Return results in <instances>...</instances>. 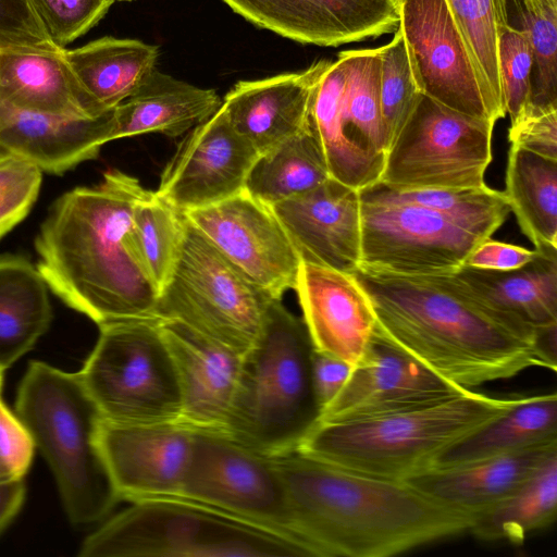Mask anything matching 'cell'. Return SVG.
<instances>
[{
  "label": "cell",
  "mask_w": 557,
  "mask_h": 557,
  "mask_svg": "<svg viewBox=\"0 0 557 557\" xmlns=\"http://www.w3.org/2000/svg\"><path fill=\"white\" fill-rule=\"evenodd\" d=\"M258 157L221 106L181 140L156 191L182 213L215 205L245 189Z\"/></svg>",
  "instance_id": "obj_15"
},
{
  "label": "cell",
  "mask_w": 557,
  "mask_h": 557,
  "mask_svg": "<svg viewBox=\"0 0 557 557\" xmlns=\"http://www.w3.org/2000/svg\"><path fill=\"white\" fill-rule=\"evenodd\" d=\"M497 57L505 110L511 121L531 102L533 54L525 33L510 24L503 26Z\"/></svg>",
  "instance_id": "obj_40"
},
{
  "label": "cell",
  "mask_w": 557,
  "mask_h": 557,
  "mask_svg": "<svg viewBox=\"0 0 557 557\" xmlns=\"http://www.w3.org/2000/svg\"><path fill=\"white\" fill-rule=\"evenodd\" d=\"M3 370L0 369V396H1V388H2V382H3Z\"/></svg>",
  "instance_id": "obj_50"
},
{
  "label": "cell",
  "mask_w": 557,
  "mask_h": 557,
  "mask_svg": "<svg viewBox=\"0 0 557 557\" xmlns=\"http://www.w3.org/2000/svg\"><path fill=\"white\" fill-rule=\"evenodd\" d=\"M185 216L157 191L146 190L132 212V239L137 259L160 294L174 269Z\"/></svg>",
  "instance_id": "obj_36"
},
{
  "label": "cell",
  "mask_w": 557,
  "mask_h": 557,
  "mask_svg": "<svg viewBox=\"0 0 557 557\" xmlns=\"http://www.w3.org/2000/svg\"><path fill=\"white\" fill-rule=\"evenodd\" d=\"M159 325L176 371L181 423L222 432L234 397L243 355L175 320Z\"/></svg>",
  "instance_id": "obj_20"
},
{
  "label": "cell",
  "mask_w": 557,
  "mask_h": 557,
  "mask_svg": "<svg viewBox=\"0 0 557 557\" xmlns=\"http://www.w3.org/2000/svg\"><path fill=\"white\" fill-rule=\"evenodd\" d=\"M193 433L181 422L125 424L101 418L97 442L120 500L177 495Z\"/></svg>",
  "instance_id": "obj_16"
},
{
  "label": "cell",
  "mask_w": 557,
  "mask_h": 557,
  "mask_svg": "<svg viewBox=\"0 0 557 557\" xmlns=\"http://www.w3.org/2000/svg\"><path fill=\"white\" fill-rule=\"evenodd\" d=\"M295 531L311 557H388L469 531L474 513L407 481L335 466L299 451L272 457Z\"/></svg>",
  "instance_id": "obj_2"
},
{
  "label": "cell",
  "mask_w": 557,
  "mask_h": 557,
  "mask_svg": "<svg viewBox=\"0 0 557 557\" xmlns=\"http://www.w3.org/2000/svg\"><path fill=\"white\" fill-rule=\"evenodd\" d=\"M503 194L535 249L557 248V160L510 145Z\"/></svg>",
  "instance_id": "obj_32"
},
{
  "label": "cell",
  "mask_w": 557,
  "mask_h": 557,
  "mask_svg": "<svg viewBox=\"0 0 557 557\" xmlns=\"http://www.w3.org/2000/svg\"><path fill=\"white\" fill-rule=\"evenodd\" d=\"M24 479L0 482V532L17 515L25 500Z\"/></svg>",
  "instance_id": "obj_48"
},
{
  "label": "cell",
  "mask_w": 557,
  "mask_h": 557,
  "mask_svg": "<svg viewBox=\"0 0 557 557\" xmlns=\"http://www.w3.org/2000/svg\"><path fill=\"white\" fill-rule=\"evenodd\" d=\"M347 65L341 52L322 74L311 102L310 125L322 146L333 178L361 189L379 182L383 165L367 157L348 139L342 106Z\"/></svg>",
  "instance_id": "obj_31"
},
{
  "label": "cell",
  "mask_w": 557,
  "mask_h": 557,
  "mask_svg": "<svg viewBox=\"0 0 557 557\" xmlns=\"http://www.w3.org/2000/svg\"><path fill=\"white\" fill-rule=\"evenodd\" d=\"M300 260L352 273L361 257L359 190L333 177L271 206Z\"/></svg>",
  "instance_id": "obj_19"
},
{
  "label": "cell",
  "mask_w": 557,
  "mask_h": 557,
  "mask_svg": "<svg viewBox=\"0 0 557 557\" xmlns=\"http://www.w3.org/2000/svg\"><path fill=\"white\" fill-rule=\"evenodd\" d=\"M522 267L496 271L461 267L455 272L494 309L539 330L557 324V248L535 249Z\"/></svg>",
  "instance_id": "obj_27"
},
{
  "label": "cell",
  "mask_w": 557,
  "mask_h": 557,
  "mask_svg": "<svg viewBox=\"0 0 557 557\" xmlns=\"http://www.w3.org/2000/svg\"><path fill=\"white\" fill-rule=\"evenodd\" d=\"M15 413L47 460L71 522L103 519L120 498L97 442L102 417L77 372L30 361L18 386Z\"/></svg>",
  "instance_id": "obj_6"
},
{
  "label": "cell",
  "mask_w": 557,
  "mask_h": 557,
  "mask_svg": "<svg viewBox=\"0 0 557 557\" xmlns=\"http://www.w3.org/2000/svg\"><path fill=\"white\" fill-rule=\"evenodd\" d=\"M41 182L37 165L0 149V238L27 216Z\"/></svg>",
  "instance_id": "obj_41"
},
{
  "label": "cell",
  "mask_w": 557,
  "mask_h": 557,
  "mask_svg": "<svg viewBox=\"0 0 557 557\" xmlns=\"http://www.w3.org/2000/svg\"><path fill=\"white\" fill-rule=\"evenodd\" d=\"M550 440H557L556 393L520 396L503 414L445 449L433 467L458 466Z\"/></svg>",
  "instance_id": "obj_30"
},
{
  "label": "cell",
  "mask_w": 557,
  "mask_h": 557,
  "mask_svg": "<svg viewBox=\"0 0 557 557\" xmlns=\"http://www.w3.org/2000/svg\"><path fill=\"white\" fill-rule=\"evenodd\" d=\"M295 290L314 349L358 363L374 342L376 322L352 273L301 260Z\"/></svg>",
  "instance_id": "obj_18"
},
{
  "label": "cell",
  "mask_w": 557,
  "mask_h": 557,
  "mask_svg": "<svg viewBox=\"0 0 557 557\" xmlns=\"http://www.w3.org/2000/svg\"><path fill=\"white\" fill-rule=\"evenodd\" d=\"M557 515V453L519 488L474 515L469 529L483 541L522 544L533 532L548 528Z\"/></svg>",
  "instance_id": "obj_34"
},
{
  "label": "cell",
  "mask_w": 557,
  "mask_h": 557,
  "mask_svg": "<svg viewBox=\"0 0 557 557\" xmlns=\"http://www.w3.org/2000/svg\"><path fill=\"white\" fill-rule=\"evenodd\" d=\"M557 453V440L453 467H433L405 481L454 508L472 513L503 500Z\"/></svg>",
  "instance_id": "obj_24"
},
{
  "label": "cell",
  "mask_w": 557,
  "mask_h": 557,
  "mask_svg": "<svg viewBox=\"0 0 557 557\" xmlns=\"http://www.w3.org/2000/svg\"><path fill=\"white\" fill-rule=\"evenodd\" d=\"M131 504L84 540L81 557H310L288 534L189 498Z\"/></svg>",
  "instance_id": "obj_7"
},
{
  "label": "cell",
  "mask_w": 557,
  "mask_h": 557,
  "mask_svg": "<svg viewBox=\"0 0 557 557\" xmlns=\"http://www.w3.org/2000/svg\"><path fill=\"white\" fill-rule=\"evenodd\" d=\"M379 50L381 58L380 103L387 152L422 94L414 83L404 38L398 28L395 30L393 39L379 47Z\"/></svg>",
  "instance_id": "obj_39"
},
{
  "label": "cell",
  "mask_w": 557,
  "mask_h": 557,
  "mask_svg": "<svg viewBox=\"0 0 557 557\" xmlns=\"http://www.w3.org/2000/svg\"><path fill=\"white\" fill-rule=\"evenodd\" d=\"M313 350L304 319L273 298L258 342L243 355L221 433L269 457L296 451L322 413L312 383Z\"/></svg>",
  "instance_id": "obj_5"
},
{
  "label": "cell",
  "mask_w": 557,
  "mask_h": 557,
  "mask_svg": "<svg viewBox=\"0 0 557 557\" xmlns=\"http://www.w3.org/2000/svg\"><path fill=\"white\" fill-rule=\"evenodd\" d=\"M347 77L342 117L348 139L367 157L384 166L386 147L380 103L379 48L342 51Z\"/></svg>",
  "instance_id": "obj_35"
},
{
  "label": "cell",
  "mask_w": 557,
  "mask_h": 557,
  "mask_svg": "<svg viewBox=\"0 0 557 557\" xmlns=\"http://www.w3.org/2000/svg\"><path fill=\"white\" fill-rule=\"evenodd\" d=\"M351 368L352 364L342 359L313 350L311 359L312 383L322 411L341 391Z\"/></svg>",
  "instance_id": "obj_47"
},
{
  "label": "cell",
  "mask_w": 557,
  "mask_h": 557,
  "mask_svg": "<svg viewBox=\"0 0 557 557\" xmlns=\"http://www.w3.org/2000/svg\"><path fill=\"white\" fill-rule=\"evenodd\" d=\"M331 60H319L298 73L238 82L222 108L234 129L259 154L306 129L315 87Z\"/></svg>",
  "instance_id": "obj_21"
},
{
  "label": "cell",
  "mask_w": 557,
  "mask_h": 557,
  "mask_svg": "<svg viewBox=\"0 0 557 557\" xmlns=\"http://www.w3.org/2000/svg\"><path fill=\"white\" fill-rule=\"evenodd\" d=\"M112 110L96 119L32 112L0 103V149L63 174L96 159L111 141Z\"/></svg>",
  "instance_id": "obj_23"
},
{
  "label": "cell",
  "mask_w": 557,
  "mask_h": 557,
  "mask_svg": "<svg viewBox=\"0 0 557 557\" xmlns=\"http://www.w3.org/2000/svg\"><path fill=\"white\" fill-rule=\"evenodd\" d=\"M414 83L422 95L496 123L463 36L446 0H395Z\"/></svg>",
  "instance_id": "obj_13"
},
{
  "label": "cell",
  "mask_w": 557,
  "mask_h": 557,
  "mask_svg": "<svg viewBox=\"0 0 557 557\" xmlns=\"http://www.w3.org/2000/svg\"><path fill=\"white\" fill-rule=\"evenodd\" d=\"M77 372L102 419L125 424L180 422L182 396L159 319L99 325Z\"/></svg>",
  "instance_id": "obj_8"
},
{
  "label": "cell",
  "mask_w": 557,
  "mask_h": 557,
  "mask_svg": "<svg viewBox=\"0 0 557 557\" xmlns=\"http://www.w3.org/2000/svg\"><path fill=\"white\" fill-rule=\"evenodd\" d=\"M531 45V102L557 106V0H507ZM509 24V23H508Z\"/></svg>",
  "instance_id": "obj_38"
},
{
  "label": "cell",
  "mask_w": 557,
  "mask_h": 557,
  "mask_svg": "<svg viewBox=\"0 0 557 557\" xmlns=\"http://www.w3.org/2000/svg\"><path fill=\"white\" fill-rule=\"evenodd\" d=\"M0 103L71 119L99 117L78 85L64 49H0Z\"/></svg>",
  "instance_id": "obj_26"
},
{
  "label": "cell",
  "mask_w": 557,
  "mask_h": 557,
  "mask_svg": "<svg viewBox=\"0 0 557 557\" xmlns=\"http://www.w3.org/2000/svg\"><path fill=\"white\" fill-rule=\"evenodd\" d=\"M221 106L215 90L154 67L128 98L112 109L111 141L152 132L178 137L211 117Z\"/></svg>",
  "instance_id": "obj_25"
},
{
  "label": "cell",
  "mask_w": 557,
  "mask_h": 557,
  "mask_svg": "<svg viewBox=\"0 0 557 557\" xmlns=\"http://www.w3.org/2000/svg\"><path fill=\"white\" fill-rule=\"evenodd\" d=\"M362 265L408 275L451 274L490 238L447 214L394 196L376 182L359 189Z\"/></svg>",
  "instance_id": "obj_11"
},
{
  "label": "cell",
  "mask_w": 557,
  "mask_h": 557,
  "mask_svg": "<svg viewBox=\"0 0 557 557\" xmlns=\"http://www.w3.org/2000/svg\"><path fill=\"white\" fill-rule=\"evenodd\" d=\"M52 320L48 286L28 259L0 257V369L28 352Z\"/></svg>",
  "instance_id": "obj_29"
},
{
  "label": "cell",
  "mask_w": 557,
  "mask_h": 557,
  "mask_svg": "<svg viewBox=\"0 0 557 557\" xmlns=\"http://www.w3.org/2000/svg\"><path fill=\"white\" fill-rule=\"evenodd\" d=\"M330 177L322 146L309 124L306 129L259 154L245 189L272 206L307 193Z\"/></svg>",
  "instance_id": "obj_33"
},
{
  "label": "cell",
  "mask_w": 557,
  "mask_h": 557,
  "mask_svg": "<svg viewBox=\"0 0 557 557\" xmlns=\"http://www.w3.org/2000/svg\"><path fill=\"white\" fill-rule=\"evenodd\" d=\"M121 1H132V0H121Z\"/></svg>",
  "instance_id": "obj_51"
},
{
  "label": "cell",
  "mask_w": 557,
  "mask_h": 557,
  "mask_svg": "<svg viewBox=\"0 0 557 557\" xmlns=\"http://www.w3.org/2000/svg\"><path fill=\"white\" fill-rule=\"evenodd\" d=\"M536 255L521 246L494 240H482L468 256L463 265L482 270H511L522 267Z\"/></svg>",
  "instance_id": "obj_46"
},
{
  "label": "cell",
  "mask_w": 557,
  "mask_h": 557,
  "mask_svg": "<svg viewBox=\"0 0 557 557\" xmlns=\"http://www.w3.org/2000/svg\"><path fill=\"white\" fill-rule=\"evenodd\" d=\"M175 496L283 532L305 546L295 531L286 487L273 458L221 432L194 429L189 460Z\"/></svg>",
  "instance_id": "obj_12"
},
{
  "label": "cell",
  "mask_w": 557,
  "mask_h": 557,
  "mask_svg": "<svg viewBox=\"0 0 557 557\" xmlns=\"http://www.w3.org/2000/svg\"><path fill=\"white\" fill-rule=\"evenodd\" d=\"M510 145L557 160V106L529 103L508 129Z\"/></svg>",
  "instance_id": "obj_43"
},
{
  "label": "cell",
  "mask_w": 557,
  "mask_h": 557,
  "mask_svg": "<svg viewBox=\"0 0 557 557\" xmlns=\"http://www.w3.org/2000/svg\"><path fill=\"white\" fill-rule=\"evenodd\" d=\"M10 479H12V478H10V475L5 472V470L0 466V482L10 480Z\"/></svg>",
  "instance_id": "obj_49"
},
{
  "label": "cell",
  "mask_w": 557,
  "mask_h": 557,
  "mask_svg": "<svg viewBox=\"0 0 557 557\" xmlns=\"http://www.w3.org/2000/svg\"><path fill=\"white\" fill-rule=\"evenodd\" d=\"M147 189L119 170L55 200L35 240L37 269L65 305L99 325L157 319L159 293L132 239V212Z\"/></svg>",
  "instance_id": "obj_3"
},
{
  "label": "cell",
  "mask_w": 557,
  "mask_h": 557,
  "mask_svg": "<svg viewBox=\"0 0 557 557\" xmlns=\"http://www.w3.org/2000/svg\"><path fill=\"white\" fill-rule=\"evenodd\" d=\"M272 299L185 216L174 269L159 294L157 319L178 321L244 355L258 342Z\"/></svg>",
  "instance_id": "obj_9"
},
{
  "label": "cell",
  "mask_w": 557,
  "mask_h": 557,
  "mask_svg": "<svg viewBox=\"0 0 557 557\" xmlns=\"http://www.w3.org/2000/svg\"><path fill=\"white\" fill-rule=\"evenodd\" d=\"M252 24L301 44L338 47L395 32V0H222Z\"/></svg>",
  "instance_id": "obj_17"
},
{
  "label": "cell",
  "mask_w": 557,
  "mask_h": 557,
  "mask_svg": "<svg viewBox=\"0 0 557 557\" xmlns=\"http://www.w3.org/2000/svg\"><path fill=\"white\" fill-rule=\"evenodd\" d=\"M519 397L463 388L321 420L297 451L354 471L405 481L432 468L445 449L503 414Z\"/></svg>",
  "instance_id": "obj_4"
},
{
  "label": "cell",
  "mask_w": 557,
  "mask_h": 557,
  "mask_svg": "<svg viewBox=\"0 0 557 557\" xmlns=\"http://www.w3.org/2000/svg\"><path fill=\"white\" fill-rule=\"evenodd\" d=\"M494 125L422 95L386 152L379 182L400 190L484 187Z\"/></svg>",
  "instance_id": "obj_10"
},
{
  "label": "cell",
  "mask_w": 557,
  "mask_h": 557,
  "mask_svg": "<svg viewBox=\"0 0 557 557\" xmlns=\"http://www.w3.org/2000/svg\"><path fill=\"white\" fill-rule=\"evenodd\" d=\"M34 440L0 396V466L12 479H24L34 457Z\"/></svg>",
  "instance_id": "obj_45"
},
{
  "label": "cell",
  "mask_w": 557,
  "mask_h": 557,
  "mask_svg": "<svg viewBox=\"0 0 557 557\" xmlns=\"http://www.w3.org/2000/svg\"><path fill=\"white\" fill-rule=\"evenodd\" d=\"M115 0H30L47 36L60 49L83 36Z\"/></svg>",
  "instance_id": "obj_42"
},
{
  "label": "cell",
  "mask_w": 557,
  "mask_h": 557,
  "mask_svg": "<svg viewBox=\"0 0 557 557\" xmlns=\"http://www.w3.org/2000/svg\"><path fill=\"white\" fill-rule=\"evenodd\" d=\"M463 36L485 95L506 115L497 57L498 30L508 24L507 0H446Z\"/></svg>",
  "instance_id": "obj_37"
},
{
  "label": "cell",
  "mask_w": 557,
  "mask_h": 557,
  "mask_svg": "<svg viewBox=\"0 0 557 557\" xmlns=\"http://www.w3.org/2000/svg\"><path fill=\"white\" fill-rule=\"evenodd\" d=\"M463 387L374 338L341 391L323 409L321 420L441 397Z\"/></svg>",
  "instance_id": "obj_22"
},
{
  "label": "cell",
  "mask_w": 557,
  "mask_h": 557,
  "mask_svg": "<svg viewBox=\"0 0 557 557\" xmlns=\"http://www.w3.org/2000/svg\"><path fill=\"white\" fill-rule=\"evenodd\" d=\"M64 57L90 108L100 116L139 87L156 67L159 49L137 39L103 37L64 49Z\"/></svg>",
  "instance_id": "obj_28"
},
{
  "label": "cell",
  "mask_w": 557,
  "mask_h": 557,
  "mask_svg": "<svg viewBox=\"0 0 557 557\" xmlns=\"http://www.w3.org/2000/svg\"><path fill=\"white\" fill-rule=\"evenodd\" d=\"M184 215L252 284L273 298L295 289L300 257L270 205L246 189Z\"/></svg>",
  "instance_id": "obj_14"
},
{
  "label": "cell",
  "mask_w": 557,
  "mask_h": 557,
  "mask_svg": "<svg viewBox=\"0 0 557 557\" xmlns=\"http://www.w3.org/2000/svg\"><path fill=\"white\" fill-rule=\"evenodd\" d=\"M375 317V337L463 388L533 367L556 371L536 330L475 295L455 273L408 275L362 264L352 272Z\"/></svg>",
  "instance_id": "obj_1"
},
{
  "label": "cell",
  "mask_w": 557,
  "mask_h": 557,
  "mask_svg": "<svg viewBox=\"0 0 557 557\" xmlns=\"http://www.w3.org/2000/svg\"><path fill=\"white\" fill-rule=\"evenodd\" d=\"M0 49L62 50L47 36L30 0H0Z\"/></svg>",
  "instance_id": "obj_44"
}]
</instances>
